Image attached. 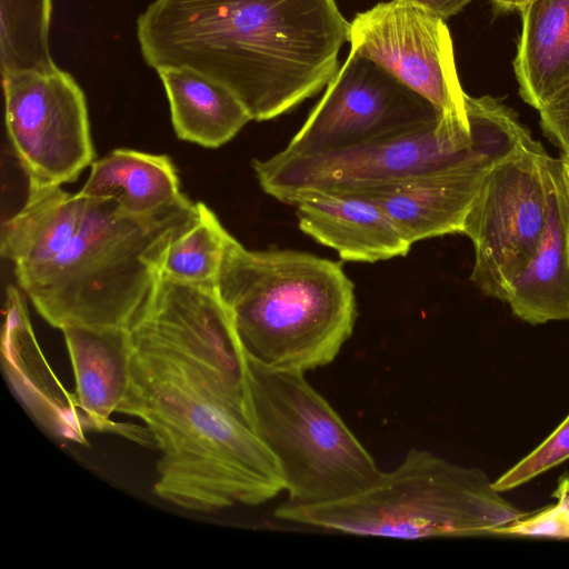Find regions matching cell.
I'll return each instance as SVG.
<instances>
[{
  "mask_svg": "<svg viewBox=\"0 0 569 569\" xmlns=\"http://www.w3.org/2000/svg\"><path fill=\"white\" fill-rule=\"evenodd\" d=\"M350 50L425 97L446 123L470 132L446 20L401 0L379 2L350 22Z\"/></svg>",
  "mask_w": 569,
  "mask_h": 569,
  "instance_id": "cell-11",
  "label": "cell"
},
{
  "mask_svg": "<svg viewBox=\"0 0 569 569\" xmlns=\"http://www.w3.org/2000/svg\"><path fill=\"white\" fill-rule=\"evenodd\" d=\"M533 0H490L497 13L521 12Z\"/></svg>",
  "mask_w": 569,
  "mask_h": 569,
  "instance_id": "cell-26",
  "label": "cell"
},
{
  "mask_svg": "<svg viewBox=\"0 0 569 569\" xmlns=\"http://www.w3.org/2000/svg\"><path fill=\"white\" fill-rule=\"evenodd\" d=\"M551 157L531 138L495 162L466 218L473 244L471 282L506 302L546 228L552 189Z\"/></svg>",
  "mask_w": 569,
  "mask_h": 569,
  "instance_id": "cell-8",
  "label": "cell"
},
{
  "mask_svg": "<svg viewBox=\"0 0 569 569\" xmlns=\"http://www.w3.org/2000/svg\"><path fill=\"white\" fill-rule=\"evenodd\" d=\"M538 112L545 136L569 159V81Z\"/></svg>",
  "mask_w": 569,
  "mask_h": 569,
  "instance_id": "cell-24",
  "label": "cell"
},
{
  "mask_svg": "<svg viewBox=\"0 0 569 569\" xmlns=\"http://www.w3.org/2000/svg\"><path fill=\"white\" fill-rule=\"evenodd\" d=\"M52 0H0L1 76L56 67L49 48Z\"/></svg>",
  "mask_w": 569,
  "mask_h": 569,
  "instance_id": "cell-20",
  "label": "cell"
},
{
  "mask_svg": "<svg viewBox=\"0 0 569 569\" xmlns=\"http://www.w3.org/2000/svg\"><path fill=\"white\" fill-rule=\"evenodd\" d=\"M560 158H561V161H562L563 172H565L568 186H569V159H567V158H565L562 156Z\"/></svg>",
  "mask_w": 569,
  "mask_h": 569,
  "instance_id": "cell-27",
  "label": "cell"
},
{
  "mask_svg": "<svg viewBox=\"0 0 569 569\" xmlns=\"http://www.w3.org/2000/svg\"><path fill=\"white\" fill-rule=\"evenodd\" d=\"M505 156H475L395 184L358 193L378 203L411 244L428 238L462 233L466 218L488 171Z\"/></svg>",
  "mask_w": 569,
  "mask_h": 569,
  "instance_id": "cell-12",
  "label": "cell"
},
{
  "mask_svg": "<svg viewBox=\"0 0 569 569\" xmlns=\"http://www.w3.org/2000/svg\"><path fill=\"white\" fill-rule=\"evenodd\" d=\"M197 221L169 247L162 272L184 283L216 286L230 233L206 203L198 202Z\"/></svg>",
  "mask_w": 569,
  "mask_h": 569,
  "instance_id": "cell-21",
  "label": "cell"
},
{
  "mask_svg": "<svg viewBox=\"0 0 569 569\" xmlns=\"http://www.w3.org/2000/svg\"><path fill=\"white\" fill-rule=\"evenodd\" d=\"M470 132L440 118L430 124L313 156L283 150L252 167L261 189L291 204L305 193H358L395 184L465 159L507 154L530 140L517 113L490 96L466 97Z\"/></svg>",
  "mask_w": 569,
  "mask_h": 569,
  "instance_id": "cell-6",
  "label": "cell"
},
{
  "mask_svg": "<svg viewBox=\"0 0 569 569\" xmlns=\"http://www.w3.org/2000/svg\"><path fill=\"white\" fill-rule=\"evenodd\" d=\"M216 291L248 358L306 373L330 365L357 319L340 262L297 250H249L229 236Z\"/></svg>",
  "mask_w": 569,
  "mask_h": 569,
  "instance_id": "cell-4",
  "label": "cell"
},
{
  "mask_svg": "<svg viewBox=\"0 0 569 569\" xmlns=\"http://www.w3.org/2000/svg\"><path fill=\"white\" fill-rule=\"evenodd\" d=\"M305 375L244 355L248 418L281 471L287 501L312 505L360 491L381 470Z\"/></svg>",
  "mask_w": 569,
  "mask_h": 569,
  "instance_id": "cell-7",
  "label": "cell"
},
{
  "mask_svg": "<svg viewBox=\"0 0 569 569\" xmlns=\"http://www.w3.org/2000/svg\"><path fill=\"white\" fill-rule=\"evenodd\" d=\"M479 468L410 449L401 462L365 489L331 501H283L276 519L357 536L402 539L480 537L522 519Z\"/></svg>",
  "mask_w": 569,
  "mask_h": 569,
  "instance_id": "cell-5",
  "label": "cell"
},
{
  "mask_svg": "<svg viewBox=\"0 0 569 569\" xmlns=\"http://www.w3.org/2000/svg\"><path fill=\"white\" fill-rule=\"evenodd\" d=\"M423 8L428 12L447 20L459 13L472 0H401Z\"/></svg>",
  "mask_w": 569,
  "mask_h": 569,
  "instance_id": "cell-25",
  "label": "cell"
},
{
  "mask_svg": "<svg viewBox=\"0 0 569 569\" xmlns=\"http://www.w3.org/2000/svg\"><path fill=\"white\" fill-rule=\"evenodd\" d=\"M86 198V197H84ZM198 202L146 214L86 198L80 226L51 261L17 272L19 287L52 327L130 328L161 273L170 244L198 219Z\"/></svg>",
  "mask_w": 569,
  "mask_h": 569,
  "instance_id": "cell-3",
  "label": "cell"
},
{
  "mask_svg": "<svg viewBox=\"0 0 569 569\" xmlns=\"http://www.w3.org/2000/svg\"><path fill=\"white\" fill-rule=\"evenodd\" d=\"M552 189L540 244L511 284L506 303L530 325L569 320V186L561 158H551Z\"/></svg>",
  "mask_w": 569,
  "mask_h": 569,
  "instance_id": "cell-14",
  "label": "cell"
},
{
  "mask_svg": "<svg viewBox=\"0 0 569 569\" xmlns=\"http://www.w3.org/2000/svg\"><path fill=\"white\" fill-rule=\"evenodd\" d=\"M77 194L112 199L133 214L153 212L183 197L170 157L123 148L93 161Z\"/></svg>",
  "mask_w": 569,
  "mask_h": 569,
  "instance_id": "cell-19",
  "label": "cell"
},
{
  "mask_svg": "<svg viewBox=\"0 0 569 569\" xmlns=\"http://www.w3.org/2000/svg\"><path fill=\"white\" fill-rule=\"evenodd\" d=\"M557 502L498 528L495 535L543 536L569 538V475H565L553 492Z\"/></svg>",
  "mask_w": 569,
  "mask_h": 569,
  "instance_id": "cell-23",
  "label": "cell"
},
{
  "mask_svg": "<svg viewBox=\"0 0 569 569\" xmlns=\"http://www.w3.org/2000/svg\"><path fill=\"white\" fill-rule=\"evenodd\" d=\"M62 333L74 375L73 402L89 425H114L129 387L132 342L129 328L67 327Z\"/></svg>",
  "mask_w": 569,
  "mask_h": 569,
  "instance_id": "cell-15",
  "label": "cell"
},
{
  "mask_svg": "<svg viewBox=\"0 0 569 569\" xmlns=\"http://www.w3.org/2000/svg\"><path fill=\"white\" fill-rule=\"evenodd\" d=\"M4 121L30 187L73 182L93 162L84 93L57 66L2 76Z\"/></svg>",
  "mask_w": 569,
  "mask_h": 569,
  "instance_id": "cell-9",
  "label": "cell"
},
{
  "mask_svg": "<svg viewBox=\"0 0 569 569\" xmlns=\"http://www.w3.org/2000/svg\"><path fill=\"white\" fill-rule=\"evenodd\" d=\"M568 238H569V231H568Z\"/></svg>",
  "mask_w": 569,
  "mask_h": 569,
  "instance_id": "cell-28",
  "label": "cell"
},
{
  "mask_svg": "<svg viewBox=\"0 0 569 569\" xmlns=\"http://www.w3.org/2000/svg\"><path fill=\"white\" fill-rule=\"evenodd\" d=\"M568 459L569 415L536 449L492 481V486L499 492L515 489Z\"/></svg>",
  "mask_w": 569,
  "mask_h": 569,
  "instance_id": "cell-22",
  "label": "cell"
},
{
  "mask_svg": "<svg viewBox=\"0 0 569 569\" xmlns=\"http://www.w3.org/2000/svg\"><path fill=\"white\" fill-rule=\"evenodd\" d=\"M156 71L179 139L204 148H219L252 120L230 90L207 76L187 67H164Z\"/></svg>",
  "mask_w": 569,
  "mask_h": 569,
  "instance_id": "cell-18",
  "label": "cell"
},
{
  "mask_svg": "<svg viewBox=\"0 0 569 569\" xmlns=\"http://www.w3.org/2000/svg\"><path fill=\"white\" fill-rule=\"evenodd\" d=\"M291 206L301 231L343 260H388L406 256L412 246L385 210L360 193H305Z\"/></svg>",
  "mask_w": 569,
  "mask_h": 569,
  "instance_id": "cell-13",
  "label": "cell"
},
{
  "mask_svg": "<svg viewBox=\"0 0 569 569\" xmlns=\"http://www.w3.org/2000/svg\"><path fill=\"white\" fill-rule=\"evenodd\" d=\"M129 331V387L118 412L141 419L160 451L156 495L211 512L284 492L248 418L244 352L216 286L161 271Z\"/></svg>",
  "mask_w": 569,
  "mask_h": 569,
  "instance_id": "cell-1",
  "label": "cell"
},
{
  "mask_svg": "<svg viewBox=\"0 0 569 569\" xmlns=\"http://www.w3.org/2000/svg\"><path fill=\"white\" fill-rule=\"evenodd\" d=\"M437 109L391 72L349 50L348 57L284 152L313 156L436 122Z\"/></svg>",
  "mask_w": 569,
  "mask_h": 569,
  "instance_id": "cell-10",
  "label": "cell"
},
{
  "mask_svg": "<svg viewBox=\"0 0 569 569\" xmlns=\"http://www.w3.org/2000/svg\"><path fill=\"white\" fill-rule=\"evenodd\" d=\"M349 30L336 0H153L137 19L149 67L207 76L256 121L274 119L327 87Z\"/></svg>",
  "mask_w": 569,
  "mask_h": 569,
  "instance_id": "cell-2",
  "label": "cell"
},
{
  "mask_svg": "<svg viewBox=\"0 0 569 569\" xmlns=\"http://www.w3.org/2000/svg\"><path fill=\"white\" fill-rule=\"evenodd\" d=\"M28 188L24 204L1 228V256L14 273L53 260L77 232L86 206L84 197L61 186Z\"/></svg>",
  "mask_w": 569,
  "mask_h": 569,
  "instance_id": "cell-16",
  "label": "cell"
},
{
  "mask_svg": "<svg viewBox=\"0 0 569 569\" xmlns=\"http://www.w3.org/2000/svg\"><path fill=\"white\" fill-rule=\"evenodd\" d=\"M520 16L512 66L521 99L539 110L569 81V0H533Z\"/></svg>",
  "mask_w": 569,
  "mask_h": 569,
  "instance_id": "cell-17",
  "label": "cell"
}]
</instances>
